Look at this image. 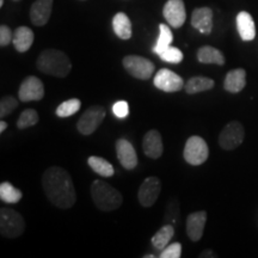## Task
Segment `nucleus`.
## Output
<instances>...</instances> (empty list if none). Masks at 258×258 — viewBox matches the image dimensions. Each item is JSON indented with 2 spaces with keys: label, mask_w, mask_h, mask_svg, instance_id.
Returning <instances> with one entry per match:
<instances>
[{
  "label": "nucleus",
  "mask_w": 258,
  "mask_h": 258,
  "mask_svg": "<svg viewBox=\"0 0 258 258\" xmlns=\"http://www.w3.org/2000/svg\"><path fill=\"white\" fill-rule=\"evenodd\" d=\"M18 106V101L12 96H5L2 98L0 102V117L4 118L6 116L11 114Z\"/></svg>",
  "instance_id": "31"
},
{
  "label": "nucleus",
  "mask_w": 258,
  "mask_h": 258,
  "mask_svg": "<svg viewBox=\"0 0 258 258\" xmlns=\"http://www.w3.org/2000/svg\"><path fill=\"white\" fill-rule=\"evenodd\" d=\"M116 154L121 165L127 170H133L138 165V156L133 145L125 139H120L116 143Z\"/></svg>",
  "instance_id": "14"
},
{
  "label": "nucleus",
  "mask_w": 258,
  "mask_h": 258,
  "mask_svg": "<svg viewBox=\"0 0 258 258\" xmlns=\"http://www.w3.org/2000/svg\"><path fill=\"white\" fill-rule=\"evenodd\" d=\"M182 254V244L180 243H173L167 245L164 250H161V253L159 254L160 258H179Z\"/></svg>",
  "instance_id": "32"
},
{
  "label": "nucleus",
  "mask_w": 258,
  "mask_h": 258,
  "mask_svg": "<svg viewBox=\"0 0 258 258\" xmlns=\"http://www.w3.org/2000/svg\"><path fill=\"white\" fill-rule=\"evenodd\" d=\"M14 2H19V0H14Z\"/></svg>",
  "instance_id": "39"
},
{
  "label": "nucleus",
  "mask_w": 258,
  "mask_h": 258,
  "mask_svg": "<svg viewBox=\"0 0 258 258\" xmlns=\"http://www.w3.org/2000/svg\"><path fill=\"white\" fill-rule=\"evenodd\" d=\"M25 230L24 219L11 208L0 209V234L8 239L21 237Z\"/></svg>",
  "instance_id": "4"
},
{
  "label": "nucleus",
  "mask_w": 258,
  "mask_h": 258,
  "mask_svg": "<svg viewBox=\"0 0 258 258\" xmlns=\"http://www.w3.org/2000/svg\"><path fill=\"white\" fill-rule=\"evenodd\" d=\"M191 25L203 35H209L213 30V10L198 8L192 11Z\"/></svg>",
  "instance_id": "17"
},
{
  "label": "nucleus",
  "mask_w": 258,
  "mask_h": 258,
  "mask_svg": "<svg viewBox=\"0 0 258 258\" xmlns=\"http://www.w3.org/2000/svg\"><path fill=\"white\" fill-rule=\"evenodd\" d=\"M23 194L10 182H3L0 184V200L5 203H17L21 201Z\"/></svg>",
  "instance_id": "26"
},
{
  "label": "nucleus",
  "mask_w": 258,
  "mask_h": 258,
  "mask_svg": "<svg viewBox=\"0 0 258 258\" xmlns=\"http://www.w3.org/2000/svg\"><path fill=\"white\" fill-rule=\"evenodd\" d=\"M3 5H4V0H0V8H3Z\"/></svg>",
  "instance_id": "38"
},
{
  "label": "nucleus",
  "mask_w": 258,
  "mask_h": 258,
  "mask_svg": "<svg viewBox=\"0 0 258 258\" xmlns=\"http://www.w3.org/2000/svg\"><path fill=\"white\" fill-rule=\"evenodd\" d=\"M245 138L243 124L238 121H231L221 131L219 135V145L226 151H231L240 146Z\"/></svg>",
  "instance_id": "8"
},
{
  "label": "nucleus",
  "mask_w": 258,
  "mask_h": 258,
  "mask_svg": "<svg viewBox=\"0 0 258 258\" xmlns=\"http://www.w3.org/2000/svg\"><path fill=\"white\" fill-rule=\"evenodd\" d=\"M38 121H40V117H38L36 110H34V109H25V110L19 115L17 127L18 129H25L37 124Z\"/></svg>",
  "instance_id": "29"
},
{
  "label": "nucleus",
  "mask_w": 258,
  "mask_h": 258,
  "mask_svg": "<svg viewBox=\"0 0 258 258\" xmlns=\"http://www.w3.org/2000/svg\"><path fill=\"white\" fill-rule=\"evenodd\" d=\"M44 97V85L40 78L29 76L21 84L18 91V98L22 102L41 101Z\"/></svg>",
  "instance_id": "11"
},
{
  "label": "nucleus",
  "mask_w": 258,
  "mask_h": 258,
  "mask_svg": "<svg viewBox=\"0 0 258 258\" xmlns=\"http://www.w3.org/2000/svg\"><path fill=\"white\" fill-rule=\"evenodd\" d=\"M156 256H153V254H146V256H144V258H153Z\"/></svg>",
  "instance_id": "37"
},
{
  "label": "nucleus",
  "mask_w": 258,
  "mask_h": 258,
  "mask_svg": "<svg viewBox=\"0 0 258 258\" xmlns=\"http://www.w3.org/2000/svg\"><path fill=\"white\" fill-rule=\"evenodd\" d=\"M112 112L116 117L125 118L129 114V105L125 101H118L112 105Z\"/></svg>",
  "instance_id": "33"
},
{
  "label": "nucleus",
  "mask_w": 258,
  "mask_h": 258,
  "mask_svg": "<svg viewBox=\"0 0 258 258\" xmlns=\"http://www.w3.org/2000/svg\"><path fill=\"white\" fill-rule=\"evenodd\" d=\"M88 164L91 169L95 171L96 173H98L99 176L102 177H111L114 176L115 170L114 167L109 161H106L105 159H103L101 157H96V156H91L89 157L88 159Z\"/></svg>",
  "instance_id": "25"
},
{
  "label": "nucleus",
  "mask_w": 258,
  "mask_h": 258,
  "mask_svg": "<svg viewBox=\"0 0 258 258\" xmlns=\"http://www.w3.org/2000/svg\"><path fill=\"white\" fill-rule=\"evenodd\" d=\"M6 128H8V123H6L5 121L0 122V133H4Z\"/></svg>",
  "instance_id": "36"
},
{
  "label": "nucleus",
  "mask_w": 258,
  "mask_h": 258,
  "mask_svg": "<svg viewBox=\"0 0 258 258\" xmlns=\"http://www.w3.org/2000/svg\"><path fill=\"white\" fill-rule=\"evenodd\" d=\"M198 60L201 63H214L219 66L225 64V56L220 50L211 46H203L198 50Z\"/></svg>",
  "instance_id": "22"
},
{
  "label": "nucleus",
  "mask_w": 258,
  "mask_h": 258,
  "mask_svg": "<svg viewBox=\"0 0 258 258\" xmlns=\"http://www.w3.org/2000/svg\"><path fill=\"white\" fill-rule=\"evenodd\" d=\"M36 67L40 72L48 76L64 78L72 70V62L62 50L46 49L37 57Z\"/></svg>",
  "instance_id": "2"
},
{
  "label": "nucleus",
  "mask_w": 258,
  "mask_h": 258,
  "mask_svg": "<svg viewBox=\"0 0 258 258\" xmlns=\"http://www.w3.org/2000/svg\"><path fill=\"white\" fill-rule=\"evenodd\" d=\"M12 41H14V32H12V30L8 27V25L3 24L2 27H0V46H9Z\"/></svg>",
  "instance_id": "34"
},
{
  "label": "nucleus",
  "mask_w": 258,
  "mask_h": 258,
  "mask_svg": "<svg viewBox=\"0 0 258 258\" xmlns=\"http://www.w3.org/2000/svg\"><path fill=\"white\" fill-rule=\"evenodd\" d=\"M164 18L170 27L178 29L186 19L185 5L183 0H167L163 9Z\"/></svg>",
  "instance_id": "12"
},
{
  "label": "nucleus",
  "mask_w": 258,
  "mask_h": 258,
  "mask_svg": "<svg viewBox=\"0 0 258 258\" xmlns=\"http://www.w3.org/2000/svg\"><path fill=\"white\" fill-rule=\"evenodd\" d=\"M105 117V109L101 105H92L80 116L77 123L79 133L83 135H91L102 124Z\"/></svg>",
  "instance_id": "7"
},
{
  "label": "nucleus",
  "mask_w": 258,
  "mask_h": 258,
  "mask_svg": "<svg viewBox=\"0 0 258 258\" xmlns=\"http://www.w3.org/2000/svg\"><path fill=\"white\" fill-rule=\"evenodd\" d=\"M82 108V102L78 98H72V99H67L63 103L57 106L55 114L56 116H59L61 118L64 117H70L74 114H77Z\"/></svg>",
  "instance_id": "27"
},
{
  "label": "nucleus",
  "mask_w": 258,
  "mask_h": 258,
  "mask_svg": "<svg viewBox=\"0 0 258 258\" xmlns=\"http://www.w3.org/2000/svg\"><path fill=\"white\" fill-rule=\"evenodd\" d=\"M199 257L200 258H215V257H217V253H215L213 250L208 249V250L202 251V252L199 254Z\"/></svg>",
  "instance_id": "35"
},
{
  "label": "nucleus",
  "mask_w": 258,
  "mask_h": 258,
  "mask_svg": "<svg viewBox=\"0 0 258 258\" xmlns=\"http://www.w3.org/2000/svg\"><path fill=\"white\" fill-rule=\"evenodd\" d=\"M143 151L148 158H152V159H158L161 157L164 151L163 139H161V134L157 129L148 131L145 134L143 140Z\"/></svg>",
  "instance_id": "15"
},
{
  "label": "nucleus",
  "mask_w": 258,
  "mask_h": 258,
  "mask_svg": "<svg viewBox=\"0 0 258 258\" xmlns=\"http://www.w3.org/2000/svg\"><path fill=\"white\" fill-rule=\"evenodd\" d=\"M161 191L160 179L156 176L147 177L140 185L138 191V199L140 205L145 208L152 207L159 198Z\"/></svg>",
  "instance_id": "9"
},
{
  "label": "nucleus",
  "mask_w": 258,
  "mask_h": 258,
  "mask_svg": "<svg viewBox=\"0 0 258 258\" xmlns=\"http://www.w3.org/2000/svg\"><path fill=\"white\" fill-rule=\"evenodd\" d=\"M112 29L116 36L121 40H129L132 37V22L123 12H117L112 18Z\"/></svg>",
  "instance_id": "21"
},
{
  "label": "nucleus",
  "mask_w": 258,
  "mask_h": 258,
  "mask_svg": "<svg viewBox=\"0 0 258 258\" xmlns=\"http://www.w3.org/2000/svg\"><path fill=\"white\" fill-rule=\"evenodd\" d=\"M183 156H184L186 163L190 165L198 166L205 163L209 156V148L205 139L198 137V135L190 137L185 143Z\"/></svg>",
  "instance_id": "5"
},
{
  "label": "nucleus",
  "mask_w": 258,
  "mask_h": 258,
  "mask_svg": "<svg viewBox=\"0 0 258 258\" xmlns=\"http://www.w3.org/2000/svg\"><path fill=\"white\" fill-rule=\"evenodd\" d=\"M53 9V0H36L31 5L30 19L36 27H43L49 21Z\"/></svg>",
  "instance_id": "16"
},
{
  "label": "nucleus",
  "mask_w": 258,
  "mask_h": 258,
  "mask_svg": "<svg viewBox=\"0 0 258 258\" xmlns=\"http://www.w3.org/2000/svg\"><path fill=\"white\" fill-rule=\"evenodd\" d=\"M173 36L171 29L167 27L166 24H160L159 25V37H158L156 46L153 47V53L159 54L160 51H163L165 48L171 46L172 43Z\"/></svg>",
  "instance_id": "28"
},
{
  "label": "nucleus",
  "mask_w": 258,
  "mask_h": 258,
  "mask_svg": "<svg viewBox=\"0 0 258 258\" xmlns=\"http://www.w3.org/2000/svg\"><path fill=\"white\" fill-rule=\"evenodd\" d=\"M35 40L34 31L28 27H19L14 32V46L19 53H25L30 49Z\"/></svg>",
  "instance_id": "20"
},
{
  "label": "nucleus",
  "mask_w": 258,
  "mask_h": 258,
  "mask_svg": "<svg viewBox=\"0 0 258 258\" xmlns=\"http://www.w3.org/2000/svg\"><path fill=\"white\" fill-rule=\"evenodd\" d=\"M246 86V71L243 69L232 70L226 74L224 88L231 93H238Z\"/></svg>",
  "instance_id": "19"
},
{
  "label": "nucleus",
  "mask_w": 258,
  "mask_h": 258,
  "mask_svg": "<svg viewBox=\"0 0 258 258\" xmlns=\"http://www.w3.org/2000/svg\"><path fill=\"white\" fill-rule=\"evenodd\" d=\"M173 234H175V228H173V226L165 225L153 235L151 241H152V245L157 250L161 251L167 246V244H169L170 240L172 239Z\"/></svg>",
  "instance_id": "24"
},
{
  "label": "nucleus",
  "mask_w": 258,
  "mask_h": 258,
  "mask_svg": "<svg viewBox=\"0 0 258 258\" xmlns=\"http://www.w3.org/2000/svg\"><path fill=\"white\" fill-rule=\"evenodd\" d=\"M214 88V80L207 77H192L186 82L185 91L189 95H195L203 91H208Z\"/></svg>",
  "instance_id": "23"
},
{
  "label": "nucleus",
  "mask_w": 258,
  "mask_h": 258,
  "mask_svg": "<svg viewBox=\"0 0 258 258\" xmlns=\"http://www.w3.org/2000/svg\"><path fill=\"white\" fill-rule=\"evenodd\" d=\"M154 86L164 92H178L184 86V80L167 69H161L154 76Z\"/></svg>",
  "instance_id": "10"
},
{
  "label": "nucleus",
  "mask_w": 258,
  "mask_h": 258,
  "mask_svg": "<svg viewBox=\"0 0 258 258\" xmlns=\"http://www.w3.org/2000/svg\"><path fill=\"white\" fill-rule=\"evenodd\" d=\"M206 222H207V213L205 211L194 212L188 215L185 230L190 240L199 241L201 239L205 232Z\"/></svg>",
  "instance_id": "13"
},
{
  "label": "nucleus",
  "mask_w": 258,
  "mask_h": 258,
  "mask_svg": "<svg viewBox=\"0 0 258 258\" xmlns=\"http://www.w3.org/2000/svg\"><path fill=\"white\" fill-rule=\"evenodd\" d=\"M235 23H237V29L241 40L249 42L256 37V25H254L252 16L249 12H239L237 18H235Z\"/></svg>",
  "instance_id": "18"
},
{
  "label": "nucleus",
  "mask_w": 258,
  "mask_h": 258,
  "mask_svg": "<svg viewBox=\"0 0 258 258\" xmlns=\"http://www.w3.org/2000/svg\"><path fill=\"white\" fill-rule=\"evenodd\" d=\"M159 57L165 62H170V63H179L182 62L183 60V53L180 51L178 48L169 46L167 48H165L163 51H160Z\"/></svg>",
  "instance_id": "30"
},
{
  "label": "nucleus",
  "mask_w": 258,
  "mask_h": 258,
  "mask_svg": "<svg viewBox=\"0 0 258 258\" xmlns=\"http://www.w3.org/2000/svg\"><path fill=\"white\" fill-rule=\"evenodd\" d=\"M124 70L134 78L148 80L153 76L156 66L152 61L139 55H127L122 60Z\"/></svg>",
  "instance_id": "6"
},
{
  "label": "nucleus",
  "mask_w": 258,
  "mask_h": 258,
  "mask_svg": "<svg viewBox=\"0 0 258 258\" xmlns=\"http://www.w3.org/2000/svg\"><path fill=\"white\" fill-rule=\"evenodd\" d=\"M91 198L99 211L111 212L120 208L123 199L121 192L103 180L96 179L91 185Z\"/></svg>",
  "instance_id": "3"
},
{
  "label": "nucleus",
  "mask_w": 258,
  "mask_h": 258,
  "mask_svg": "<svg viewBox=\"0 0 258 258\" xmlns=\"http://www.w3.org/2000/svg\"><path fill=\"white\" fill-rule=\"evenodd\" d=\"M42 186L49 202L57 208L70 209L77 201L72 177L62 167H48L42 177Z\"/></svg>",
  "instance_id": "1"
}]
</instances>
